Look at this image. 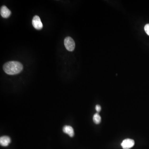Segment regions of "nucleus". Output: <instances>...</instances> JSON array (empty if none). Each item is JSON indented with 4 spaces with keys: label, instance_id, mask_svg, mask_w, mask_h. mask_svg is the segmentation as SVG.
<instances>
[{
    "label": "nucleus",
    "instance_id": "7ed1b4c3",
    "mask_svg": "<svg viewBox=\"0 0 149 149\" xmlns=\"http://www.w3.org/2000/svg\"><path fill=\"white\" fill-rule=\"evenodd\" d=\"M32 24L35 29L37 30H41L43 27L42 23L41 22L40 17L35 16L33 18Z\"/></svg>",
    "mask_w": 149,
    "mask_h": 149
},
{
    "label": "nucleus",
    "instance_id": "f257e3e1",
    "mask_svg": "<svg viewBox=\"0 0 149 149\" xmlns=\"http://www.w3.org/2000/svg\"><path fill=\"white\" fill-rule=\"evenodd\" d=\"M23 67L21 63L17 61H11L3 65V69L6 73L9 75L18 74L23 69Z\"/></svg>",
    "mask_w": 149,
    "mask_h": 149
},
{
    "label": "nucleus",
    "instance_id": "39448f33",
    "mask_svg": "<svg viewBox=\"0 0 149 149\" xmlns=\"http://www.w3.org/2000/svg\"><path fill=\"white\" fill-rule=\"evenodd\" d=\"M0 13L1 16L5 18H8L11 14V11L5 6H2L1 7Z\"/></svg>",
    "mask_w": 149,
    "mask_h": 149
},
{
    "label": "nucleus",
    "instance_id": "9d476101",
    "mask_svg": "<svg viewBox=\"0 0 149 149\" xmlns=\"http://www.w3.org/2000/svg\"><path fill=\"white\" fill-rule=\"evenodd\" d=\"M95 109H96V110L97 112H99L101 110V106L99 105H97L96 106V107H95Z\"/></svg>",
    "mask_w": 149,
    "mask_h": 149
},
{
    "label": "nucleus",
    "instance_id": "20e7f679",
    "mask_svg": "<svg viewBox=\"0 0 149 149\" xmlns=\"http://www.w3.org/2000/svg\"><path fill=\"white\" fill-rule=\"evenodd\" d=\"M135 145V141L131 139H126L123 140L121 144V146L123 149H129L132 148Z\"/></svg>",
    "mask_w": 149,
    "mask_h": 149
},
{
    "label": "nucleus",
    "instance_id": "423d86ee",
    "mask_svg": "<svg viewBox=\"0 0 149 149\" xmlns=\"http://www.w3.org/2000/svg\"><path fill=\"white\" fill-rule=\"evenodd\" d=\"M11 142V138L8 136H3L0 138V144L2 146H8Z\"/></svg>",
    "mask_w": 149,
    "mask_h": 149
},
{
    "label": "nucleus",
    "instance_id": "1a4fd4ad",
    "mask_svg": "<svg viewBox=\"0 0 149 149\" xmlns=\"http://www.w3.org/2000/svg\"><path fill=\"white\" fill-rule=\"evenodd\" d=\"M145 31L148 35L149 36V24L146 25L144 27Z\"/></svg>",
    "mask_w": 149,
    "mask_h": 149
},
{
    "label": "nucleus",
    "instance_id": "0eeeda50",
    "mask_svg": "<svg viewBox=\"0 0 149 149\" xmlns=\"http://www.w3.org/2000/svg\"><path fill=\"white\" fill-rule=\"evenodd\" d=\"M64 133L67 134L71 137H73L74 136V131L73 128L70 126H64L63 129Z\"/></svg>",
    "mask_w": 149,
    "mask_h": 149
},
{
    "label": "nucleus",
    "instance_id": "f03ea898",
    "mask_svg": "<svg viewBox=\"0 0 149 149\" xmlns=\"http://www.w3.org/2000/svg\"><path fill=\"white\" fill-rule=\"evenodd\" d=\"M64 45L68 51H73L75 48V43L74 40L70 37H67L65 39Z\"/></svg>",
    "mask_w": 149,
    "mask_h": 149
},
{
    "label": "nucleus",
    "instance_id": "6e6552de",
    "mask_svg": "<svg viewBox=\"0 0 149 149\" xmlns=\"http://www.w3.org/2000/svg\"><path fill=\"white\" fill-rule=\"evenodd\" d=\"M93 120L95 124H99L101 121V117L98 113H96L94 115Z\"/></svg>",
    "mask_w": 149,
    "mask_h": 149
}]
</instances>
